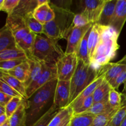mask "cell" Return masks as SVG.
<instances>
[{"instance_id":"1","label":"cell","mask_w":126,"mask_h":126,"mask_svg":"<svg viewBox=\"0 0 126 126\" xmlns=\"http://www.w3.org/2000/svg\"><path fill=\"white\" fill-rule=\"evenodd\" d=\"M58 78L54 79L38 89L28 99L26 109V126L33 124L54 104V98Z\"/></svg>"},{"instance_id":"2","label":"cell","mask_w":126,"mask_h":126,"mask_svg":"<svg viewBox=\"0 0 126 126\" xmlns=\"http://www.w3.org/2000/svg\"><path fill=\"white\" fill-rule=\"evenodd\" d=\"M100 26L99 43L91 59V63L98 70L115 58L119 48L118 43L119 34L112 27Z\"/></svg>"},{"instance_id":"3","label":"cell","mask_w":126,"mask_h":126,"mask_svg":"<svg viewBox=\"0 0 126 126\" xmlns=\"http://www.w3.org/2000/svg\"><path fill=\"white\" fill-rule=\"evenodd\" d=\"M50 6L55 12L54 20L44 25V33L49 38L60 40L66 39L73 28V22L75 14L67 8L59 7L50 2Z\"/></svg>"},{"instance_id":"4","label":"cell","mask_w":126,"mask_h":126,"mask_svg":"<svg viewBox=\"0 0 126 126\" xmlns=\"http://www.w3.org/2000/svg\"><path fill=\"white\" fill-rule=\"evenodd\" d=\"M59 40L36 34L29 58L42 63L55 64L65 54L58 43Z\"/></svg>"},{"instance_id":"5","label":"cell","mask_w":126,"mask_h":126,"mask_svg":"<svg viewBox=\"0 0 126 126\" xmlns=\"http://www.w3.org/2000/svg\"><path fill=\"white\" fill-rule=\"evenodd\" d=\"M100 74V70H98L91 63L86 64L82 60L78 59L76 71L70 81V105L86 87L98 77Z\"/></svg>"},{"instance_id":"6","label":"cell","mask_w":126,"mask_h":126,"mask_svg":"<svg viewBox=\"0 0 126 126\" xmlns=\"http://www.w3.org/2000/svg\"><path fill=\"white\" fill-rule=\"evenodd\" d=\"M6 25L12 31L19 47L30 57L36 34L32 33L26 25L23 17L17 15L7 16Z\"/></svg>"},{"instance_id":"7","label":"cell","mask_w":126,"mask_h":126,"mask_svg":"<svg viewBox=\"0 0 126 126\" xmlns=\"http://www.w3.org/2000/svg\"><path fill=\"white\" fill-rule=\"evenodd\" d=\"M78 59L76 53L65 54L56 63L58 79L60 81H71L78 66Z\"/></svg>"},{"instance_id":"8","label":"cell","mask_w":126,"mask_h":126,"mask_svg":"<svg viewBox=\"0 0 126 126\" xmlns=\"http://www.w3.org/2000/svg\"><path fill=\"white\" fill-rule=\"evenodd\" d=\"M42 63V62H41ZM43 69L38 79L31 84L27 88V98H30L38 89L54 79L58 78L57 70L55 64H48L42 63Z\"/></svg>"},{"instance_id":"9","label":"cell","mask_w":126,"mask_h":126,"mask_svg":"<svg viewBox=\"0 0 126 126\" xmlns=\"http://www.w3.org/2000/svg\"><path fill=\"white\" fill-rule=\"evenodd\" d=\"M107 0L80 1L81 12L92 24H97L100 19Z\"/></svg>"},{"instance_id":"10","label":"cell","mask_w":126,"mask_h":126,"mask_svg":"<svg viewBox=\"0 0 126 126\" xmlns=\"http://www.w3.org/2000/svg\"><path fill=\"white\" fill-rule=\"evenodd\" d=\"M70 81H60L58 79L54 95V104L59 109L67 108L70 105Z\"/></svg>"},{"instance_id":"11","label":"cell","mask_w":126,"mask_h":126,"mask_svg":"<svg viewBox=\"0 0 126 126\" xmlns=\"http://www.w3.org/2000/svg\"><path fill=\"white\" fill-rule=\"evenodd\" d=\"M92 25L94 24L90 23L83 27H73L71 28L66 38L67 45L66 51L65 52V54H76L82 38L91 28Z\"/></svg>"},{"instance_id":"12","label":"cell","mask_w":126,"mask_h":126,"mask_svg":"<svg viewBox=\"0 0 126 126\" xmlns=\"http://www.w3.org/2000/svg\"><path fill=\"white\" fill-rule=\"evenodd\" d=\"M104 79V73H103L102 68H101L100 74V75L98 76V77L91 84H90L88 87H86V88L78 96L77 98H76L70 105L71 106V107L72 108L73 113L76 111L78 109L79 107L81 105V104L83 103V102L86 99V98L89 97L90 96L93 95L96 89H97V87L100 84L101 82L103 81Z\"/></svg>"},{"instance_id":"13","label":"cell","mask_w":126,"mask_h":126,"mask_svg":"<svg viewBox=\"0 0 126 126\" xmlns=\"http://www.w3.org/2000/svg\"><path fill=\"white\" fill-rule=\"evenodd\" d=\"M126 22V0H118L110 27L120 34Z\"/></svg>"},{"instance_id":"14","label":"cell","mask_w":126,"mask_h":126,"mask_svg":"<svg viewBox=\"0 0 126 126\" xmlns=\"http://www.w3.org/2000/svg\"><path fill=\"white\" fill-rule=\"evenodd\" d=\"M20 49L8 26L5 25L0 31V52L9 49Z\"/></svg>"},{"instance_id":"15","label":"cell","mask_w":126,"mask_h":126,"mask_svg":"<svg viewBox=\"0 0 126 126\" xmlns=\"http://www.w3.org/2000/svg\"><path fill=\"white\" fill-rule=\"evenodd\" d=\"M33 15L37 20L43 25L54 20L55 17V12L50 6V2L38 6Z\"/></svg>"},{"instance_id":"16","label":"cell","mask_w":126,"mask_h":126,"mask_svg":"<svg viewBox=\"0 0 126 126\" xmlns=\"http://www.w3.org/2000/svg\"><path fill=\"white\" fill-rule=\"evenodd\" d=\"M117 1L118 0H107L99 20L97 24L104 27H110L115 12Z\"/></svg>"},{"instance_id":"17","label":"cell","mask_w":126,"mask_h":126,"mask_svg":"<svg viewBox=\"0 0 126 126\" xmlns=\"http://www.w3.org/2000/svg\"><path fill=\"white\" fill-rule=\"evenodd\" d=\"M104 73L105 79L110 84L117 76L126 69V64L122 63H109L102 67Z\"/></svg>"},{"instance_id":"18","label":"cell","mask_w":126,"mask_h":126,"mask_svg":"<svg viewBox=\"0 0 126 126\" xmlns=\"http://www.w3.org/2000/svg\"><path fill=\"white\" fill-rule=\"evenodd\" d=\"M28 107V99L23 100L17 110L9 119L10 126H26V109Z\"/></svg>"},{"instance_id":"19","label":"cell","mask_w":126,"mask_h":126,"mask_svg":"<svg viewBox=\"0 0 126 126\" xmlns=\"http://www.w3.org/2000/svg\"><path fill=\"white\" fill-rule=\"evenodd\" d=\"M1 79L8 84L11 87L18 92L25 99H28L27 97V87L24 82H22L14 76H11L4 72L1 71Z\"/></svg>"},{"instance_id":"20","label":"cell","mask_w":126,"mask_h":126,"mask_svg":"<svg viewBox=\"0 0 126 126\" xmlns=\"http://www.w3.org/2000/svg\"><path fill=\"white\" fill-rule=\"evenodd\" d=\"M2 71L11 76H14L16 78L18 79L22 82L25 83L28 79L30 76V66L28 63V60L25 61L20 65L17 66L13 70H9L6 71Z\"/></svg>"},{"instance_id":"21","label":"cell","mask_w":126,"mask_h":126,"mask_svg":"<svg viewBox=\"0 0 126 126\" xmlns=\"http://www.w3.org/2000/svg\"><path fill=\"white\" fill-rule=\"evenodd\" d=\"M38 6V0H20L12 14L24 17L29 14L33 13Z\"/></svg>"},{"instance_id":"22","label":"cell","mask_w":126,"mask_h":126,"mask_svg":"<svg viewBox=\"0 0 126 126\" xmlns=\"http://www.w3.org/2000/svg\"><path fill=\"white\" fill-rule=\"evenodd\" d=\"M95 116L88 113L73 114L69 126H92Z\"/></svg>"},{"instance_id":"23","label":"cell","mask_w":126,"mask_h":126,"mask_svg":"<svg viewBox=\"0 0 126 126\" xmlns=\"http://www.w3.org/2000/svg\"><path fill=\"white\" fill-rule=\"evenodd\" d=\"M28 61L30 66V71L28 79L25 83L27 88L31 84L33 83L38 79L41 73L42 69H43V64L40 62L32 58H29Z\"/></svg>"},{"instance_id":"24","label":"cell","mask_w":126,"mask_h":126,"mask_svg":"<svg viewBox=\"0 0 126 126\" xmlns=\"http://www.w3.org/2000/svg\"><path fill=\"white\" fill-rule=\"evenodd\" d=\"M91 28H92V27H91ZM91 28L89 30L88 32H87V33L85 34L84 38H82V41H81V43L79 46L77 52H76L78 59L82 60L86 64L91 63L88 49V39L91 30Z\"/></svg>"},{"instance_id":"25","label":"cell","mask_w":126,"mask_h":126,"mask_svg":"<svg viewBox=\"0 0 126 126\" xmlns=\"http://www.w3.org/2000/svg\"><path fill=\"white\" fill-rule=\"evenodd\" d=\"M118 110V109H117ZM114 110L111 107L108 102V98L107 99L104 100L102 102L94 103L91 108L86 113H91L95 116L99 115V114H107V113H111L114 111Z\"/></svg>"},{"instance_id":"26","label":"cell","mask_w":126,"mask_h":126,"mask_svg":"<svg viewBox=\"0 0 126 126\" xmlns=\"http://www.w3.org/2000/svg\"><path fill=\"white\" fill-rule=\"evenodd\" d=\"M111 88L112 87L109 82L104 79L94 93L93 98L94 103L102 102L104 100L107 99L108 98L110 91Z\"/></svg>"},{"instance_id":"27","label":"cell","mask_w":126,"mask_h":126,"mask_svg":"<svg viewBox=\"0 0 126 126\" xmlns=\"http://www.w3.org/2000/svg\"><path fill=\"white\" fill-rule=\"evenodd\" d=\"M19 59H28L27 54L22 49H9L0 52V62Z\"/></svg>"},{"instance_id":"28","label":"cell","mask_w":126,"mask_h":126,"mask_svg":"<svg viewBox=\"0 0 126 126\" xmlns=\"http://www.w3.org/2000/svg\"><path fill=\"white\" fill-rule=\"evenodd\" d=\"M23 18L27 27L32 33L36 34L44 33V25L34 18L33 13L27 15Z\"/></svg>"},{"instance_id":"29","label":"cell","mask_w":126,"mask_h":126,"mask_svg":"<svg viewBox=\"0 0 126 126\" xmlns=\"http://www.w3.org/2000/svg\"><path fill=\"white\" fill-rule=\"evenodd\" d=\"M60 110L58 107L54 104L49 108L47 111L34 124L33 126H48L49 123H50L53 118L55 117L58 113V112L60 111Z\"/></svg>"},{"instance_id":"30","label":"cell","mask_w":126,"mask_h":126,"mask_svg":"<svg viewBox=\"0 0 126 126\" xmlns=\"http://www.w3.org/2000/svg\"><path fill=\"white\" fill-rule=\"evenodd\" d=\"M73 113V111L71 106H69L67 108L60 110L57 114L50 121L48 126H59L69 115Z\"/></svg>"},{"instance_id":"31","label":"cell","mask_w":126,"mask_h":126,"mask_svg":"<svg viewBox=\"0 0 126 126\" xmlns=\"http://www.w3.org/2000/svg\"><path fill=\"white\" fill-rule=\"evenodd\" d=\"M122 94L119 93L114 89L111 88L110 90L108 95V102L113 109H119L122 106Z\"/></svg>"},{"instance_id":"32","label":"cell","mask_w":126,"mask_h":126,"mask_svg":"<svg viewBox=\"0 0 126 126\" xmlns=\"http://www.w3.org/2000/svg\"><path fill=\"white\" fill-rule=\"evenodd\" d=\"M118 110H114L111 113L95 116L94 119L92 126H106L111 121L113 116Z\"/></svg>"},{"instance_id":"33","label":"cell","mask_w":126,"mask_h":126,"mask_svg":"<svg viewBox=\"0 0 126 126\" xmlns=\"http://www.w3.org/2000/svg\"><path fill=\"white\" fill-rule=\"evenodd\" d=\"M20 0H1L0 10L7 13V16L12 14Z\"/></svg>"},{"instance_id":"34","label":"cell","mask_w":126,"mask_h":126,"mask_svg":"<svg viewBox=\"0 0 126 126\" xmlns=\"http://www.w3.org/2000/svg\"><path fill=\"white\" fill-rule=\"evenodd\" d=\"M23 100L18 97H13L12 99L8 103V104L5 107L6 108V114L9 119L14 114V113L17 110L18 107L22 104Z\"/></svg>"},{"instance_id":"35","label":"cell","mask_w":126,"mask_h":126,"mask_svg":"<svg viewBox=\"0 0 126 126\" xmlns=\"http://www.w3.org/2000/svg\"><path fill=\"white\" fill-rule=\"evenodd\" d=\"M28 59H19L16 60H6V61L0 62V70L1 71H6L9 70H13L17 66L22 64Z\"/></svg>"},{"instance_id":"36","label":"cell","mask_w":126,"mask_h":126,"mask_svg":"<svg viewBox=\"0 0 126 126\" xmlns=\"http://www.w3.org/2000/svg\"><path fill=\"white\" fill-rule=\"evenodd\" d=\"M126 116V103H123L111 120L112 126H120Z\"/></svg>"},{"instance_id":"37","label":"cell","mask_w":126,"mask_h":126,"mask_svg":"<svg viewBox=\"0 0 126 126\" xmlns=\"http://www.w3.org/2000/svg\"><path fill=\"white\" fill-rule=\"evenodd\" d=\"M0 92L9 95L11 97H18V98H22V99H25L17 91L14 89L8 84H7L1 79H0Z\"/></svg>"},{"instance_id":"38","label":"cell","mask_w":126,"mask_h":126,"mask_svg":"<svg viewBox=\"0 0 126 126\" xmlns=\"http://www.w3.org/2000/svg\"><path fill=\"white\" fill-rule=\"evenodd\" d=\"M94 103V101L93 95L90 96L89 97L87 98L84 101L83 103L81 104V105L79 107L78 109L76 111L74 112L73 114H75L86 113V112H87V111L92 107V106L93 105Z\"/></svg>"},{"instance_id":"39","label":"cell","mask_w":126,"mask_h":126,"mask_svg":"<svg viewBox=\"0 0 126 126\" xmlns=\"http://www.w3.org/2000/svg\"><path fill=\"white\" fill-rule=\"evenodd\" d=\"M91 23L82 14H76L73 22V27H83Z\"/></svg>"},{"instance_id":"40","label":"cell","mask_w":126,"mask_h":126,"mask_svg":"<svg viewBox=\"0 0 126 126\" xmlns=\"http://www.w3.org/2000/svg\"><path fill=\"white\" fill-rule=\"evenodd\" d=\"M126 81V69L123 72L121 73L116 77V78L110 84L112 88L116 90L119 87V86L125 83Z\"/></svg>"},{"instance_id":"41","label":"cell","mask_w":126,"mask_h":126,"mask_svg":"<svg viewBox=\"0 0 126 126\" xmlns=\"http://www.w3.org/2000/svg\"><path fill=\"white\" fill-rule=\"evenodd\" d=\"M12 98L13 97L0 92V106L5 107L12 99Z\"/></svg>"},{"instance_id":"42","label":"cell","mask_w":126,"mask_h":126,"mask_svg":"<svg viewBox=\"0 0 126 126\" xmlns=\"http://www.w3.org/2000/svg\"><path fill=\"white\" fill-rule=\"evenodd\" d=\"M9 121V118L7 117V116L6 115V114H2V115H0V126L4 125L5 123H7Z\"/></svg>"},{"instance_id":"43","label":"cell","mask_w":126,"mask_h":126,"mask_svg":"<svg viewBox=\"0 0 126 126\" xmlns=\"http://www.w3.org/2000/svg\"><path fill=\"white\" fill-rule=\"evenodd\" d=\"M73 114V113L70 114V115H69L68 116L67 118L63 121V123H62V124L59 126H69V124H70V121H71V118H72Z\"/></svg>"},{"instance_id":"44","label":"cell","mask_w":126,"mask_h":126,"mask_svg":"<svg viewBox=\"0 0 126 126\" xmlns=\"http://www.w3.org/2000/svg\"><path fill=\"white\" fill-rule=\"evenodd\" d=\"M48 2H50V1H49V0H38V6L44 4L48 3Z\"/></svg>"},{"instance_id":"45","label":"cell","mask_w":126,"mask_h":126,"mask_svg":"<svg viewBox=\"0 0 126 126\" xmlns=\"http://www.w3.org/2000/svg\"><path fill=\"white\" fill-rule=\"evenodd\" d=\"M6 114V108L4 107L0 106V115Z\"/></svg>"},{"instance_id":"46","label":"cell","mask_w":126,"mask_h":126,"mask_svg":"<svg viewBox=\"0 0 126 126\" xmlns=\"http://www.w3.org/2000/svg\"><path fill=\"white\" fill-rule=\"evenodd\" d=\"M122 95L124 97V100H123V103H126V92L122 93Z\"/></svg>"},{"instance_id":"47","label":"cell","mask_w":126,"mask_h":126,"mask_svg":"<svg viewBox=\"0 0 126 126\" xmlns=\"http://www.w3.org/2000/svg\"><path fill=\"white\" fill-rule=\"evenodd\" d=\"M119 62L122 63H126V55L124 57V58H123V59H122L121 60V61H119Z\"/></svg>"},{"instance_id":"48","label":"cell","mask_w":126,"mask_h":126,"mask_svg":"<svg viewBox=\"0 0 126 126\" xmlns=\"http://www.w3.org/2000/svg\"><path fill=\"white\" fill-rule=\"evenodd\" d=\"M120 126H126V116L125 118H124V119L123 120V123H122V124H121Z\"/></svg>"},{"instance_id":"49","label":"cell","mask_w":126,"mask_h":126,"mask_svg":"<svg viewBox=\"0 0 126 126\" xmlns=\"http://www.w3.org/2000/svg\"><path fill=\"white\" fill-rule=\"evenodd\" d=\"M124 92H126V81L125 83L124 84V90L123 91V93H124Z\"/></svg>"},{"instance_id":"50","label":"cell","mask_w":126,"mask_h":126,"mask_svg":"<svg viewBox=\"0 0 126 126\" xmlns=\"http://www.w3.org/2000/svg\"><path fill=\"white\" fill-rule=\"evenodd\" d=\"M9 126V121L7 122V123H5V124H4V125H2V126Z\"/></svg>"},{"instance_id":"51","label":"cell","mask_w":126,"mask_h":126,"mask_svg":"<svg viewBox=\"0 0 126 126\" xmlns=\"http://www.w3.org/2000/svg\"><path fill=\"white\" fill-rule=\"evenodd\" d=\"M106 126H112V124H111V121L110 122V123H108V124H107V125Z\"/></svg>"}]
</instances>
